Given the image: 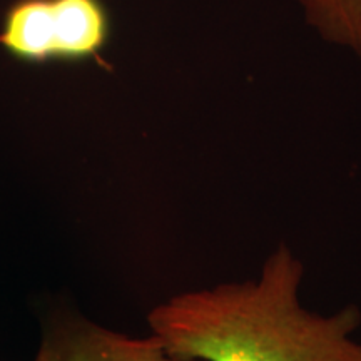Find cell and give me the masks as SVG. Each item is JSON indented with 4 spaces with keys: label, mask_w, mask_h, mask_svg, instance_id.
<instances>
[{
    "label": "cell",
    "mask_w": 361,
    "mask_h": 361,
    "mask_svg": "<svg viewBox=\"0 0 361 361\" xmlns=\"http://www.w3.org/2000/svg\"><path fill=\"white\" fill-rule=\"evenodd\" d=\"M311 29L324 42L361 61V0H296Z\"/></svg>",
    "instance_id": "4"
},
{
    "label": "cell",
    "mask_w": 361,
    "mask_h": 361,
    "mask_svg": "<svg viewBox=\"0 0 361 361\" xmlns=\"http://www.w3.org/2000/svg\"><path fill=\"white\" fill-rule=\"evenodd\" d=\"M111 37L102 0H19L8 8L0 45L30 62L96 57Z\"/></svg>",
    "instance_id": "2"
},
{
    "label": "cell",
    "mask_w": 361,
    "mask_h": 361,
    "mask_svg": "<svg viewBox=\"0 0 361 361\" xmlns=\"http://www.w3.org/2000/svg\"><path fill=\"white\" fill-rule=\"evenodd\" d=\"M303 276V261L281 243L258 278L171 296L149 311V328L169 355L189 361H361L360 306L306 308Z\"/></svg>",
    "instance_id": "1"
},
{
    "label": "cell",
    "mask_w": 361,
    "mask_h": 361,
    "mask_svg": "<svg viewBox=\"0 0 361 361\" xmlns=\"http://www.w3.org/2000/svg\"><path fill=\"white\" fill-rule=\"evenodd\" d=\"M35 361H189L169 355L159 338H130L74 314H62L45 333Z\"/></svg>",
    "instance_id": "3"
}]
</instances>
